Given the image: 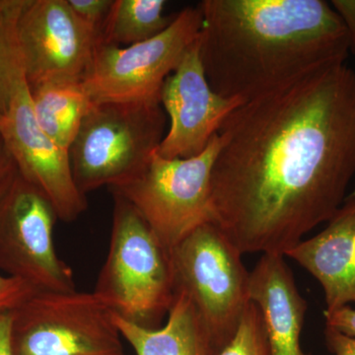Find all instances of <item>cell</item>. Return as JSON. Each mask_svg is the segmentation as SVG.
Segmentation results:
<instances>
[{"label":"cell","mask_w":355,"mask_h":355,"mask_svg":"<svg viewBox=\"0 0 355 355\" xmlns=\"http://www.w3.org/2000/svg\"><path fill=\"white\" fill-rule=\"evenodd\" d=\"M212 222L242 254H280L329 222L355 175V72L320 67L234 110L218 132Z\"/></svg>","instance_id":"1"},{"label":"cell","mask_w":355,"mask_h":355,"mask_svg":"<svg viewBox=\"0 0 355 355\" xmlns=\"http://www.w3.org/2000/svg\"><path fill=\"white\" fill-rule=\"evenodd\" d=\"M18 176L19 172L0 133V203L12 188Z\"/></svg>","instance_id":"22"},{"label":"cell","mask_w":355,"mask_h":355,"mask_svg":"<svg viewBox=\"0 0 355 355\" xmlns=\"http://www.w3.org/2000/svg\"><path fill=\"white\" fill-rule=\"evenodd\" d=\"M202 28L200 7H187L176 13L165 31L153 39L123 48L98 42L81 80L91 101H160L166 78L200 39Z\"/></svg>","instance_id":"8"},{"label":"cell","mask_w":355,"mask_h":355,"mask_svg":"<svg viewBox=\"0 0 355 355\" xmlns=\"http://www.w3.org/2000/svg\"><path fill=\"white\" fill-rule=\"evenodd\" d=\"M219 355H270V345L258 306H248L233 340Z\"/></svg>","instance_id":"19"},{"label":"cell","mask_w":355,"mask_h":355,"mask_svg":"<svg viewBox=\"0 0 355 355\" xmlns=\"http://www.w3.org/2000/svg\"><path fill=\"white\" fill-rule=\"evenodd\" d=\"M286 256L320 282L326 311L355 302V198H345L322 232L299 242Z\"/></svg>","instance_id":"13"},{"label":"cell","mask_w":355,"mask_h":355,"mask_svg":"<svg viewBox=\"0 0 355 355\" xmlns=\"http://www.w3.org/2000/svg\"><path fill=\"white\" fill-rule=\"evenodd\" d=\"M250 297L263 316L270 355H304L300 336L308 305L284 254H263L250 272Z\"/></svg>","instance_id":"14"},{"label":"cell","mask_w":355,"mask_h":355,"mask_svg":"<svg viewBox=\"0 0 355 355\" xmlns=\"http://www.w3.org/2000/svg\"><path fill=\"white\" fill-rule=\"evenodd\" d=\"M331 6L345 24L349 36V50L355 55V0H333Z\"/></svg>","instance_id":"24"},{"label":"cell","mask_w":355,"mask_h":355,"mask_svg":"<svg viewBox=\"0 0 355 355\" xmlns=\"http://www.w3.org/2000/svg\"><path fill=\"white\" fill-rule=\"evenodd\" d=\"M73 12L99 33L108 17L114 0H67Z\"/></svg>","instance_id":"21"},{"label":"cell","mask_w":355,"mask_h":355,"mask_svg":"<svg viewBox=\"0 0 355 355\" xmlns=\"http://www.w3.org/2000/svg\"><path fill=\"white\" fill-rule=\"evenodd\" d=\"M114 321L137 355H205L198 318L183 292H176L163 328H142L116 314Z\"/></svg>","instance_id":"15"},{"label":"cell","mask_w":355,"mask_h":355,"mask_svg":"<svg viewBox=\"0 0 355 355\" xmlns=\"http://www.w3.org/2000/svg\"><path fill=\"white\" fill-rule=\"evenodd\" d=\"M326 327L355 338V310L349 305L334 311H324Z\"/></svg>","instance_id":"23"},{"label":"cell","mask_w":355,"mask_h":355,"mask_svg":"<svg viewBox=\"0 0 355 355\" xmlns=\"http://www.w3.org/2000/svg\"><path fill=\"white\" fill-rule=\"evenodd\" d=\"M17 30L29 88L83 80L99 33L73 12L67 0H25Z\"/></svg>","instance_id":"10"},{"label":"cell","mask_w":355,"mask_h":355,"mask_svg":"<svg viewBox=\"0 0 355 355\" xmlns=\"http://www.w3.org/2000/svg\"><path fill=\"white\" fill-rule=\"evenodd\" d=\"M11 314L14 355H125L114 313L94 292L37 291Z\"/></svg>","instance_id":"6"},{"label":"cell","mask_w":355,"mask_h":355,"mask_svg":"<svg viewBox=\"0 0 355 355\" xmlns=\"http://www.w3.org/2000/svg\"><path fill=\"white\" fill-rule=\"evenodd\" d=\"M3 116L0 133L20 176L48 198L60 220L76 221L87 210V198L74 182L69 151L40 128L25 76Z\"/></svg>","instance_id":"11"},{"label":"cell","mask_w":355,"mask_h":355,"mask_svg":"<svg viewBox=\"0 0 355 355\" xmlns=\"http://www.w3.org/2000/svg\"><path fill=\"white\" fill-rule=\"evenodd\" d=\"M113 198L108 254L93 292L125 321L158 329L176 295L171 250L128 200Z\"/></svg>","instance_id":"3"},{"label":"cell","mask_w":355,"mask_h":355,"mask_svg":"<svg viewBox=\"0 0 355 355\" xmlns=\"http://www.w3.org/2000/svg\"><path fill=\"white\" fill-rule=\"evenodd\" d=\"M350 197H354L355 198V187H354V191H352V195H350Z\"/></svg>","instance_id":"28"},{"label":"cell","mask_w":355,"mask_h":355,"mask_svg":"<svg viewBox=\"0 0 355 355\" xmlns=\"http://www.w3.org/2000/svg\"><path fill=\"white\" fill-rule=\"evenodd\" d=\"M36 292L27 282L0 272V316L12 312Z\"/></svg>","instance_id":"20"},{"label":"cell","mask_w":355,"mask_h":355,"mask_svg":"<svg viewBox=\"0 0 355 355\" xmlns=\"http://www.w3.org/2000/svg\"><path fill=\"white\" fill-rule=\"evenodd\" d=\"M166 123L160 101L93 105L69 148L78 190L86 196L139 176L164 139Z\"/></svg>","instance_id":"5"},{"label":"cell","mask_w":355,"mask_h":355,"mask_svg":"<svg viewBox=\"0 0 355 355\" xmlns=\"http://www.w3.org/2000/svg\"><path fill=\"white\" fill-rule=\"evenodd\" d=\"M160 102L169 128L156 151L167 159L200 155L229 114L244 103L240 98L223 97L210 87L200 55V37L166 78Z\"/></svg>","instance_id":"12"},{"label":"cell","mask_w":355,"mask_h":355,"mask_svg":"<svg viewBox=\"0 0 355 355\" xmlns=\"http://www.w3.org/2000/svg\"><path fill=\"white\" fill-rule=\"evenodd\" d=\"M58 216L32 184L18 176L0 203V270L41 292L76 291L73 272L53 241Z\"/></svg>","instance_id":"9"},{"label":"cell","mask_w":355,"mask_h":355,"mask_svg":"<svg viewBox=\"0 0 355 355\" xmlns=\"http://www.w3.org/2000/svg\"><path fill=\"white\" fill-rule=\"evenodd\" d=\"M219 148L217 133L195 157L167 159L155 150L144 172L110 190L128 200L172 250L198 226L212 222L211 173Z\"/></svg>","instance_id":"7"},{"label":"cell","mask_w":355,"mask_h":355,"mask_svg":"<svg viewBox=\"0 0 355 355\" xmlns=\"http://www.w3.org/2000/svg\"><path fill=\"white\" fill-rule=\"evenodd\" d=\"M200 55L210 87L248 101L349 55L347 29L323 0H203Z\"/></svg>","instance_id":"2"},{"label":"cell","mask_w":355,"mask_h":355,"mask_svg":"<svg viewBox=\"0 0 355 355\" xmlns=\"http://www.w3.org/2000/svg\"><path fill=\"white\" fill-rule=\"evenodd\" d=\"M327 347L335 355H355V338L343 335L335 329L326 327L324 330ZM308 355V354H304Z\"/></svg>","instance_id":"25"},{"label":"cell","mask_w":355,"mask_h":355,"mask_svg":"<svg viewBox=\"0 0 355 355\" xmlns=\"http://www.w3.org/2000/svg\"><path fill=\"white\" fill-rule=\"evenodd\" d=\"M25 0H0V113L8 110L14 89L25 76L18 41V20Z\"/></svg>","instance_id":"18"},{"label":"cell","mask_w":355,"mask_h":355,"mask_svg":"<svg viewBox=\"0 0 355 355\" xmlns=\"http://www.w3.org/2000/svg\"><path fill=\"white\" fill-rule=\"evenodd\" d=\"M4 116L0 113V127H1L2 123H3Z\"/></svg>","instance_id":"27"},{"label":"cell","mask_w":355,"mask_h":355,"mask_svg":"<svg viewBox=\"0 0 355 355\" xmlns=\"http://www.w3.org/2000/svg\"><path fill=\"white\" fill-rule=\"evenodd\" d=\"M165 6L164 0H114L98 42L123 48L158 36L176 15L165 16Z\"/></svg>","instance_id":"17"},{"label":"cell","mask_w":355,"mask_h":355,"mask_svg":"<svg viewBox=\"0 0 355 355\" xmlns=\"http://www.w3.org/2000/svg\"><path fill=\"white\" fill-rule=\"evenodd\" d=\"M33 111L43 132L69 151L81 123L92 108L81 81H60L29 88Z\"/></svg>","instance_id":"16"},{"label":"cell","mask_w":355,"mask_h":355,"mask_svg":"<svg viewBox=\"0 0 355 355\" xmlns=\"http://www.w3.org/2000/svg\"><path fill=\"white\" fill-rule=\"evenodd\" d=\"M12 314H6L0 316V355H14L12 349Z\"/></svg>","instance_id":"26"},{"label":"cell","mask_w":355,"mask_h":355,"mask_svg":"<svg viewBox=\"0 0 355 355\" xmlns=\"http://www.w3.org/2000/svg\"><path fill=\"white\" fill-rule=\"evenodd\" d=\"M242 254L214 222L198 226L171 250L175 289L193 305L205 355H219L227 347L252 302Z\"/></svg>","instance_id":"4"}]
</instances>
